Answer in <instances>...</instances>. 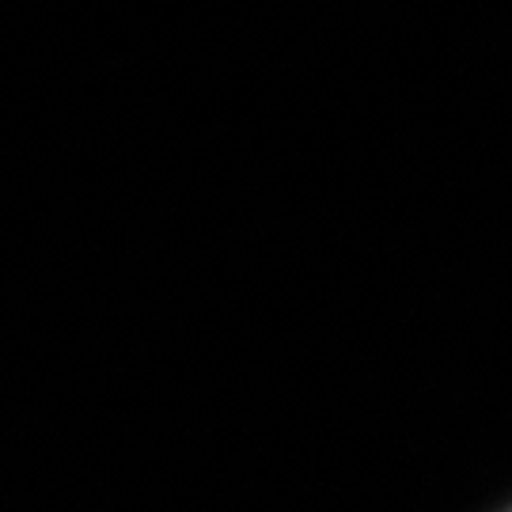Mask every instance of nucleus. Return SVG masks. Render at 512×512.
Instances as JSON below:
<instances>
[{
  "mask_svg": "<svg viewBox=\"0 0 512 512\" xmlns=\"http://www.w3.org/2000/svg\"><path fill=\"white\" fill-rule=\"evenodd\" d=\"M501 512H512V505H509V509H501Z\"/></svg>",
  "mask_w": 512,
  "mask_h": 512,
  "instance_id": "1",
  "label": "nucleus"
}]
</instances>
